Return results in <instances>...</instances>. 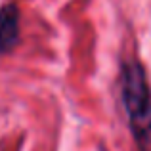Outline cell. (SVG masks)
Listing matches in <instances>:
<instances>
[{"label": "cell", "instance_id": "obj_1", "mask_svg": "<svg viewBox=\"0 0 151 151\" xmlns=\"http://www.w3.org/2000/svg\"><path fill=\"white\" fill-rule=\"evenodd\" d=\"M121 96L138 149L151 151V90L142 63L134 59L121 67Z\"/></svg>", "mask_w": 151, "mask_h": 151}, {"label": "cell", "instance_id": "obj_2", "mask_svg": "<svg viewBox=\"0 0 151 151\" xmlns=\"http://www.w3.org/2000/svg\"><path fill=\"white\" fill-rule=\"evenodd\" d=\"M19 42V10L15 4L0 8V54H8Z\"/></svg>", "mask_w": 151, "mask_h": 151}]
</instances>
